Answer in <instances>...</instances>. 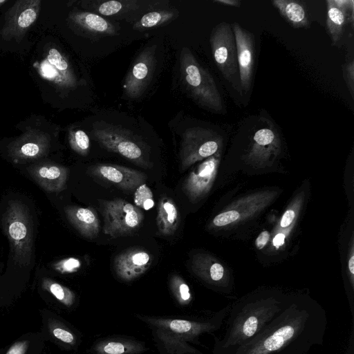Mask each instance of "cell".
I'll list each match as a JSON object with an SVG mask.
<instances>
[{
	"instance_id": "obj_14",
	"label": "cell",
	"mask_w": 354,
	"mask_h": 354,
	"mask_svg": "<svg viewBox=\"0 0 354 354\" xmlns=\"http://www.w3.org/2000/svg\"><path fill=\"white\" fill-rule=\"evenodd\" d=\"M49 147L50 140L46 134L30 129L10 144L8 153L15 162H25L44 157Z\"/></svg>"
},
{
	"instance_id": "obj_31",
	"label": "cell",
	"mask_w": 354,
	"mask_h": 354,
	"mask_svg": "<svg viewBox=\"0 0 354 354\" xmlns=\"http://www.w3.org/2000/svg\"><path fill=\"white\" fill-rule=\"evenodd\" d=\"M136 2L135 1H108L101 2L95 7V10L102 15L113 16L124 10L125 8H130V6H132L131 4Z\"/></svg>"
},
{
	"instance_id": "obj_13",
	"label": "cell",
	"mask_w": 354,
	"mask_h": 354,
	"mask_svg": "<svg viewBox=\"0 0 354 354\" xmlns=\"http://www.w3.org/2000/svg\"><path fill=\"white\" fill-rule=\"evenodd\" d=\"M236 41L242 93H248L252 84L255 59V40L252 32L238 23L231 24Z\"/></svg>"
},
{
	"instance_id": "obj_19",
	"label": "cell",
	"mask_w": 354,
	"mask_h": 354,
	"mask_svg": "<svg viewBox=\"0 0 354 354\" xmlns=\"http://www.w3.org/2000/svg\"><path fill=\"white\" fill-rule=\"evenodd\" d=\"M148 349L144 342L129 337L112 335L97 339L89 351L91 354H142Z\"/></svg>"
},
{
	"instance_id": "obj_17",
	"label": "cell",
	"mask_w": 354,
	"mask_h": 354,
	"mask_svg": "<svg viewBox=\"0 0 354 354\" xmlns=\"http://www.w3.org/2000/svg\"><path fill=\"white\" fill-rule=\"evenodd\" d=\"M30 176L44 190L59 192L66 189L69 170L66 167L42 162L30 165L28 169Z\"/></svg>"
},
{
	"instance_id": "obj_32",
	"label": "cell",
	"mask_w": 354,
	"mask_h": 354,
	"mask_svg": "<svg viewBox=\"0 0 354 354\" xmlns=\"http://www.w3.org/2000/svg\"><path fill=\"white\" fill-rule=\"evenodd\" d=\"M346 62L342 66L343 77L347 85L348 91L354 99V59L353 50L348 51Z\"/></svg>"
},
{
	"instance_id": "obj_18",
	"label": "cell",
	"mask_w": 354,
	"mask_h": 354,
	"mask_svg": "<svg viewBox=\"0 0 354 354\" xmlns=\"http://www.w3.org/2000/svg\"><path fill=\"white\" fill-rule=\"evenodd\" d=\"M326 28L335 46L340 41L346 24L353 28L354 2L353 0H340L337 6L334 0H327Z\"/></svg>"
},
{
	"instance_id": "obj_35",
	"label": "cell",
	"mask_w": 354,
	"mask_h": 354,
	"mask_svg": "<svg viewBox=\"0 0 354 354\" xmlns=\"http://www.w3.org/2000/svg\"><path fill=\"white\" fill-rule=\"evenodd\" d=\"M223 274L224 269L221 264L214 263L210 266L209 272V277L210 280L215 282L218 281L223 278Z\"/></svg>"
},
{
	"instance_id": "obj_4",
	"label": "cell",
	"mask_w": 354,
	"mask_h": 354,
	"mask_svg": "<svg viewBox=\"0 0 354 354\" xmlns=\"http://www.w3.org/2000/svg\"><path fill=\"white\" fill-rule=\"evenodd\" d=\"M180 70L183 84L197 104L214 113H225L223 98L213 77L187 47L181 50Z\"/></svg>"
},
{
	"instance_id": "obj_11",
	"label": "cell",
	"mask_w": 354,
	"mask_h": 354,
	"mask_svg": "<svg viewBox=\"0 0 354 354\" xmlns=\"http://www.w3.org/2000/svg\"><path fill=\"white\" fill-rule=\"evenodd\" d=\"M44 79L64 89H74L77 79L66 57L56 48H50L39 62L34 64Z\"/></svg>"
},
{
	"instance_id": "obj_8",
	"label": "cell",
	"mask_w": 354,
	"mask_h": 354,
	"mask_svg": "<svg viewBox=\"0 0 354 354\" xmlns=\"http://www.w3.org/2000/svg\"><path fill=\"white\" fill-rule=\"evenodd\" d=\"M92 134L101 146L142 167H150L142 143L126 129L106 124L94 127Z\"/></svg>"
},
{
	"instance_id": "obj_25",
	"label": "cell",
	"mask_w": 354,
	"mask_h": 354,
	"mask_svg": "<svg viewBox=\"0 0 354 354\" xmlns=\"http://www.w3.org/2000/svg\"><path fill=\"white\" fill-rule=\"evenodd\" d=\"M48 328L53 337L68 348L77 347L81 342L79 334L58 319L49 320Z\"/></svg>"
},
{
	"instance_id": "obj_3",
	"label": "cell",
	"mask_w": 354,
	"mask_h": 354,
	"mask_svg": "<svg viewBox=\"0 0 354 354\" xmlns=\"http://www.w3.org/2000/svg\"><path fill=\"white\" fill-rule=\"evenodd\" d=\"M231 305L213 315L201 319L174 318L136 314L151 330L154 344L160 354H204L194 344H199L201 335L218 330Z\"/></svg>"
},
{
	"instance_id": "obj_15",
	"label": "cell",
	"mask_w": 354,
	"mask_h": 354,
	"mask_svg": "<svg viewBox=\"0 0 354 354\" xmlns=\"http://www.w3.org/2000/svg\"><path fill=\"white\" fill-rule=\"evenodd\" d=\"M153 256L140 248H131L118 254L113 261L117 277L125 282L136 279L149 268Z\"/></svg>"
},
{
	"instance_id": "obj_41",
	"label": "cell",
	"mask_w": 354,
	"mask_h": 354,
	"mask_svg": "<svg viewBox=\"0 0 354 354\" xmlns=\"http://www.w3.org/2000/svg\"><path fill=\"white\" fill-rule=\"evenodd\" d=\"M285 240V235L283 234H278L273 239V245L278 248L280 245H283Z\"/></svg>"
},
{
	"instance_id": "obj_20",
	"label": "cell",
	"mask_w": 354,
	"mask_h": 354,
	"mask_svg": "<svg viewBox=\"0 0 354 354\" xmlns=\"http://www.w3.org/2000/svg\"><path fill=\"white\" fill-rule=\"evenodd\" d=\"M68 221L84 237L95 238L100 232V220L95 210L91 207L69 205L64 207Z\"/></svg>"
},
{
	"instance_id": "obj_2",
	"label": "cell",
	"mask_w": 354,
	"mask_h": 354,
	"mask_svg": "<svg viewBox=\"0 0 354 354\" xmlns=\"http://www.w3.org/2000/svg\"><path fill=\"white\" fill-rule=\"evenodd\" d=\"M291 297L256 294L230 306L222 338L214 337L212 353L236 347L255 336L288 304Z\"/></svg>"
},
{
	"instance_id": "obj_5",
	"label": "cell",
	"mask_w": 354,
	"mask_h": 354,
	"mask_svg": "<svg viewBox=\"0 0 354 354\" xmlns=\"http://www.w3.org/2000/svg\"><path fill=\"white\" fill-rule=\"evenodd\" d=\"M2 225L15 263L28 266L32 257L33 230L27 207L19 201H10L2 217Z\"/></svg>"
},
{
	"instance_id": "obj_28",
	"label": "cell",
	"mask_w": 354,
	"mask_h": 354,
	"mask_svg": "<svg viewBox=\"0 0 354 354\" xmlns=\"http://www.w3.org/2000/svg\"><path fill=\"white\" fill-rule=\"evenodd\" d=\"M169 287L176 302L181 306H188L192 301V294L187 283L184 279L173 274L169 281Z\"/></svg>"
},
{
	"instance_id": "obj_29",
	"label": "cell",
	"mask_w": 354,
	"mask_h": 354,
	"mask_svg": "<svg viewBox=\"0 0 354 354\" xmlns=\"http://www.w3.org/2000/svg\"><path fill=\"white\" fill-rule=\"evenodd\" d=\"M68 142L71 149L81 156H86L89 151L90 140L85 131L81 129H71Z\"/></svg>"
},
{
	"instance_id": "obj_27",
	"label": "cell",
	"mask_w": 354,
	"mask_h": 354,
	"mask_svg": "<svg viewBox=\"0 0 354 354\" xmlns=\"http://www.w3.org/2000/svg\"><path fill=\"white\" fill-rule=\"evenodd\" d=\"M175 12L172 10H156L144 15L133 26L134 29L143 30L160 26L172 20Z\"/></svg>"
},
{
	"instance_id": "obj_42",
	"label": "cell",
	"mask_w": 354,
	"mask_h": 354,
	"mask_svg": "<svg viewBox=\"0 0 354 354\" xmlns=\"http://www.w3.org/2000/svg\"><path fill=\"white\" fill-rule=\"evenodd\" d=\"M348 268L351 274H354V256L353 255L348 261Z\"/></svg>"
},
{
	"instance_id": "obj_12",
	"label": "cell",
	"mask_w": 354,
	"mask_h": 354,
	"mask_svg": "<svg viewBox=\"0 0 354 354\" xmlns=\"http://www.w3.org/2000/svg\"><path fill=\"white\" fill-rule=\"evenodd\" d=\"M155 46L145 48L137 57L123 84L124 94L135 99L147 88L155 69Z\"/></svg>"
},
{
	"instance_id": "obj_36",
	"label": "cell",
	"mask_w": 354,
	"mask_h": 354,
	"mask_svg": "<svg viewBox=\"0 0 354 354\" xmlns=\"http://www.w3.org/2000/svg\"><path fill=\"white\" fill-rule=\"evenodd\" d=\"M28 341L27 340L15 342L12 345L6 354H25L28 348Z\"/></svg>"
},
{
	"instance_id": "obj_39",
	"label": "cell",
	"mask_w": 354,
	"mask_h": 354,
	"mask_svg": "<svg viewBox=\"0 0 354 354\" xmlns=\"http://www.w3.org/2000/svg\"><path fill=\"white\" fill-rule=\"evenodd\" d=\"M213 1L215 3L233 7H240L241 3L239 0H214Z\"/></svg>"
},
{
	"instance_id": "obj_30",
	"label": "cell",
	"mask_w": 354,
	"mask_h": 354,
	"mask_svg": "<svg viewBox=\"0 0 354 354\" xmlns=\"http://www.w3.org/2000/svg\"><path fill=\"white\" fill-rule=\"evenodd\" d=\"M133 202L136 207L145 210H149L154 206L153 192L145 183L135 190Z\"/></svg>"
},
{
	"instance_id": "obj_21",
	"label": "cell",
	"mask_w": 354,
	"mask_h": 354,
	"mask_svg": "<svg viewBox=\"0 0 354 354\" xmlns=\"http://www.w3.org/2000/svg\"><path fill=\"white\" fill-rule=\"evenodd\" d=\"M273 6L280 15L294 28H308L310 26L306 7L303 1L274 0Z\"/></svg>"
},
{
	"instance_id": "obj_22",
	"label": "cell",
	"mask_w": 354,
	"mask_h": 354,
	"mask_svg": "<svg viewBox=\"0 0 354 354\" xmlns=\"http://www.w3.org/2000/svg\"><path fill=\"white\" fill-rule=\"evenodd\" d=\"M69 18L75 26L89 33L109 35L115 32V27L109 21L93 12H73Z\"/></svg>"
},
{
	"instance_id": "obj_34",
	"label": "cell",
	"mask_w": 354,
	"mask_h": 354,
	"mask_svg": "<svg viewBox=\"0 0 354 354\" xmlns=\"http://www.w3.org/2000/svg\"><path fill=\"white\" fill-rule=\"evenodd\" d=\"M239 217V214L238 212L230 210L217 215L214 218L213 223L216 226H223L235 221Z\"/></svg>"
},
{
	"instance_id": "obj_26",
	"label": "cell",
	"mask_w": 354,
	"mask_h": 354,
	"mask_svg": "<svg viewBox=\"0 0 354 354\" xmlns=\"http://www.w3.org/2000/svg\"><path fill=\"white\" fill-rule=\"evenodd\" d=\"M44 289L52 294L60 303L68 308L74 306L76 295L70 288L48 278H44L41 283Z\"/></svg>"
},
{
	"instance_id": "obj_24",
	"label": "cell",
	"mask_w": 354,
	"mask_h": 354,
	"mask_svg": "<svg viewBox=\"0 0 354 354\" xmlns=\"http://www.w3.org/2000/svg\"><path fill=\"white\" fill-rule=\"evenodd\" d=\"M215 169V160L209 158L190 173L183 185V189L192 200L205 191Z\"/></svg>"
},
{
	"instance_id": "obj_33",
	"label": "cell",
	"mask_w": 354,
	"mask_h": 354,
	"mask_svg": "<svg viewBox=\"0 0 354 354\" xmlns=\"http://www.w3.org/2000/svg\"><path fill=\"white\" fill-rule=\"evenodd\" d=\"M81 265V261L79 259L70 257L55 263L53 268L61 273H71L77 271Z\"/></svg>"
},
{
	"instance_id": "obj_37",
	"label": "cell",
	"mask_w": 354,
	"mask_h": 354,
	"mask_svg": "<svg viewBox=\"0 0 354 354\" xmlns=\"http://www.w3.org/2000/svg\"><path fill=\"white\" fill-rule=\"evenodd\" d=\"M294 217L295 212L291 209L287 210L283 215L282 219L281 221V227H286L288 226L293 221Z\"/></svg>"
},
{
	"instance_id": "obj_1",
	"label": "cell",
	"mask_w": 354,
	"mask_h": 354,
	"mask_svg": "<svg viewBox=\"0 0 354 354\" xmlns=\"http://www.w3.org/2000/svg\"><path fill=\"white\" fill-rule=\"evenodd\" d=\"M328 325L326 310L315 300L292 296L288 305L245 343L214 354H308L323 344Z\"/></svg>"
},
{
	"instance_id": "obj_6",
	"label": "cell",
	"mask_w": 354,
	"mask_h": 354,
	"mask_svg": "<svg viewBox=\"0 0 354 354\" xmlns=\"http://www.w3.org/2000/svg\"><path fill=\"white\" fill-rule=\"evenodd\" d=\"M209 43L218 70L234 89L243 94L237 59L234 34L231 24L223 21L212 29Z\"/></svg>"
},
{
	"instance_id": "obj_9",
	"label": "cell",
	"mask_w": 354,
	"mask_h": 354,
	"mask_svg": "<svg viewBox=\"0 0 354 354\" xmlns=\"http://www.w3.org/2000/svg\"><path fill=\"white\" fill-rule=\"evenodd\" d=\"M221 141L220 136L212 129L203 127L186 129L180 150L181 169H185L196 161L214 154Z\"/></svg>"
},
{
	"instance_id": "obj_23",
	"label": "cell",
	"mask_w": 354,
	"mask_h": 354,
	"mask_svg": "<svg viewBox=\"0 0 354 354\" xmlns=\"http://www.w3.org/2000/svg\"><path fill=\"white\" fill-rule=\"evenodd\" d=\"M156 224L159 232L164 236L174 234L180 223V214L174 201L162 196L158 203Z\"/></svg>"
},
{
	"instance_id": "obj_16",
	"label": "cell",
	"mask_w": 354,
	"mask_h": 354,
	"mask_svg": "<svg viewBox=\"0 0 354 354\" xmlns=\"http://www.w3.org/2000/svg\"><path fill=\"white\" fill-rule=\"evenodd\" d=\"M91 175L109 182L120 189L133 192L147 181V176L139 171L117 165L98 164L88 169Z\"/></svg>"
},
{
	"instance_id": "obj_38",
	"label": "cell",
	"mask_w": 354,
	"mask_h": 354,
	"mask_svg": "<svg viewBox=\"0 0 354 354\" xmlns=\"http://www.w3.org/2000/svg\"><path fill=\"white\" fill-rule=\"evenodd\" d=\"M269 232L268 231L262 232L256 239V244L259 249H261L267 243L269 239Z\"/></svg>"
},
{
	"instance_id": "obj_10",
	"label": "cell",
	"mask_w": 354,
	"mask_h": 354,
	"mask_svg": "<svg viewBox=\"0 0 354 354\" xmlns=\"http://www.w3.org/2000/svg\"><path fill=\"white\" fill-rule=\"evenodd\" d=\"M41 8L40 0L16 1L6 15L1 35L4 39L21 40L36 21Z\"/></svg>"
},
{
	"instance_id": "obj_40",
	"label": "cell",
	"mask_w": 354,
	"mask_h": 354,
	"mask_svg": "<svg viewBox=\"0 0 354 354\" xmlns=\"http://www.w3.org/2000/svg\"><path fill=\"white\" fill-rule=\"evenodd\" d=\"M354 326H353L352 332L349 339L348 347L344 354H354Z\"/></svg>"
},
{
	"instance_id": "obj_7",
	"label": "cell",
	"mask_w": 354,
	"mask_h": 354,
	"mask_svg": "<svg viewBox=\"0 0 354 354\" xmlns=\"http://www.w3.org/2000/svg\"><path fill=\"white\" fill-rule=\"evenodd\" d=\"M104 234L113 238L129 236L141 227L144 215L140 209L122 199L100 200Z\"/></svg>"
},
{
	"instance_id": "obj_43",
	"label": "cell",
	"mask_w": 354,
	"mask_h": 354,
	"mask_svg": "<svg viewBox=\"0 0 354 354\" xmlns=\"http://www.w3.org/2000/svg\"><path fill=\"white\" fill-rule=\"evenodd\" d=\"M8 2L7 0H0V7Z\"/></svg>"
}]
</instances>
